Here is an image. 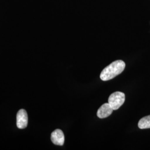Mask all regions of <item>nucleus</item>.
Here are the masks:
<instances>
[{
    "mask_svg": "<svg viewBox=\"0 0 150 150\" xmlns=\"http://www.w3.org/2000/svg\"><path fill=\"white\" fill-rule=\"evenodd\" d=\"M126 64L122 60H117L112 62L102 70L100 79L103 81L110 80L121 74L125 70Z\"/></svg>",
    "mask_w": 150,
    "mask_h": 150,
    "instance_id": "f257e3e1",
    "label": "nucleus"
},
{
    "mask_svg": "<svg viewBox=\"0 0 150 150\" xmlns=\"http://www.w3.org/2000/svg\"><path fill=\"white\" fill-rule=\"evenodd\" d=\"M125 101V93L120 91L113 93L108 98V103L110 105L113 110H118L124 103Z\"/></svg>",
    "mask_w": 150,
    "mask_h": 150,
    "instance_id": "f03ea898",
    "label": "nucleus"
},
{
    "mask_svg": "<svg viewBox=\"0 0 150 150\" xmlns=\"http://www.w3.org/2000/svg\"><path fill=\"white\" fill-rule=\"evenodd\" d=\"M16 125L18 129H24L28 124V115L27 112L24 109L20 110L17 113Z\"/></svg>",
    "mask_w": 150,
    "mask_h": 150,
    "instance_id": "7ed1b4c3",
    "label": "nucleus"
},
{
    "mask_svg": "<svg viewBox=\"0 0 150 150\" xmlns=\"http://www.w3.org/2000/svg\"><path fill=\"white\" fill-rule=\"evenodd\" d=\"M52 143L56 145L62 146L64 144V132L59 129H56L53 131L51 136Z\"/></svg>",
    "mask_w": 150,
    "mask_h": 150,
    "instance_id": "20e7f679",
    "label": "nucleus"
},
{
    "mask_svg": "<svg viewBox=\"0 0 150 150\" xmlns=\"http://www.w3.org/2000/svg\"><path fill=\"white\" fill-rule=\"evenodd\" d=\"M113 110L112 108L108 103H104L98 110L97 116L100 118H106L112 114Z\"/></svg>",
    "mask_w": 150,
    "mask_h": 150,
    "instance_id": "39448f33",
    "label": "nucleus"
},
{
    "mask_svg": "<svg viewBox=\"0 0 150 150\" xmlns=\"http://www.w3.org/2000/svg\"><path fill=\"white\" fill-rule=\"evenodd\" d=\"M138 126L140 129H150V115L141 118L139 122Z\"/></svg>",
    "mask_w": 150,
    "mask_h": 150,
    "instance_id": "423d86ee",
    "label": "nucleus"
}]
</instances>
